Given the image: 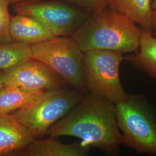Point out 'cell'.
I'll list each match as a JSON object with an SVG mask.
<instances>
[{
  "label": "cell",
  "instance_id": "6da1fadb",
  "mask_svg": "<svg viewBox=\"0 0 156 156\" xmlns=\"http://www.w3.org/2000/svg\"><path fill=\"white\" fill-rule=\"evenodd\" d=\"M46 135L76 137L85 146L98 149L108 156L118 155L123 145L115 104L90 92L64 117L52 125Z\"/></svg>",
  "mask_w": 156,
  "mask_h": 156
},
{
  "label": "cell",
  "instance_id": "7a4b0ae2",
  "mask_svg": "<svg viewBox=\"0 0 156 156\" xmlns=\"http://www.w3.org/2000/svg\"><path fill=\"white\" fill-rule=\"evenodd\" d=\"M142 30L109 8L90 15L71 37L83 52L109 50L123 54L138 50Z\"/></svg>",
  "mask_w": 156,
  "mask_h": 156
},
{
  "label": "cell",
  "instance_id": "3957f363",
  "mask_svg": "<svg viewBox=\"0 0 156 156\" xmlns=\"http://www.w3.org/2000/svg\"><path fill=\"white\" fill-rule=\"evenodd\" d=\"M115 106L123 145L140 154L156 155V109L147 98L128 93Z\"/></svg>",
  "mask_w": 156,
  "mask_h": 156
},
{
  "label": "cell",
  "instance_id": "277c9868",
  "mask_svg": "<svg viewBox=\"0 0 156 156\" xmlns=\"http://www.w3.org/2000/svg\"><path fill=\"white\" fill-rule=\"evenodd\" d=\"M86 93L69 87L46 91L11 115L28 129L35 139L42 138L52 125L83 99Z\"/></svg>",
  "mask_w": 156,
  "mask_h": 156
},
{
  "label": "cell",
  "instance_id": "5b68a950",
  "mask_svg": "<svg viewBox=\"0 0 156 156\" xmlns=\"http://www.w3.org/2000/svg\"><path fill=\"white\" fill-rule=\"evenodd\" d=\"M123 53L109 50L83 52L82 71L87 92L104 97L114 104L123 100L128 93L123 87L120 67Z\"/></svg>",
  "mask_w": 156,
  "mask_h": 156
},
{
  "label": "cell",
  "instance_id": "8992f818",
  "mask_svg": "<svg viewBox=\"0 0 156 156\" xmlns=\"http://www.w3.org/2000/svg\"><path fill=\"white\" fill-rule=\"evenodd\" d=\"M30 46L33 58L57 73L69 87L87 92L82 71L83 52L71 37L56 36Z\"/></svg>",
  "mask_w": 156,
  "mask_h": 156
},
{
  "label": "cell",
  "instance_id": "52a82bcc",
  "mask_svg": "<svg viewBox=\"0 0 156 156\" xmlns=\"http://www.w3.org/2000/svg\"><path fill=\"white\" fill-rule=\"evenodd\" d=\"M13 9L16 14L38 20L59 37H72L90 16L75 6L58 1H23L14 4Z\"/></svg>",
  "mask_w": 156,
  "mask_h": 156
},
{
  "label": "cell",
  "instance_id": "ba28073f",
  "mask_svg": "<svg viewBox=\"0 0 156 156\" xmlns=\"http://www.w3.org/2000/svg\"><path fill=\"white\" fill-rule=\"evenodd\" d=\"M3 84L33 91H46L68 87L57 73L33 58L5 71Z\"/></svg>",
  "mask_w": 156,
  "mask_h": 156
},
{
  "label": "cell",
  "instance_id": "9c48e42d",
  "mask_svg": "<svg viewBox=\"0 0 156 156\" xmlns=\"http://www.w3.org/2000/svg\"><path fill=\"white\" fill-rule=\"evenodd\" d=\"M34 140L28 129L11 114H0V156H14Z\"/></svg>",
  "mask_w": 156,
  "mask_h": 156
},
{
  "label": "cell",
  "instance_id": "30bf717a",
  "mask_svg": "<svg viewBox=\"0 0 156 156\" xmlns=\"http://www.w3.org/2000/svg\"><path fill=\"white\" fill-rule=\"evenodd\" d=\"M91 149L81 142L71 144H62L55 137L36 139L14 156H85Z\"/></svg>",
  "mask_w": 156,
  "mask_h": 156
},
{
  "label": "cell",
  "instance_id": "8fae6325",
  "mask_svg": "<svg viewBox=\"0 0 156 156\" xmlns=\"http://www.w3.org/2000/svg\"><path fill=\"white\" fill-rule=\"evenodd\" d=\"M9 31L13 41L31 45L54 38L49 28L31 17L16 14L11 16Z\"/></svg>",
  "mask_w": 156,
  "mask_h": 156
},
{
  "label": "cell",
  "instance_id": "7c38bea8",
  "mask_svg": "<svg viewBox=\"0 0 156 156\" xmlns=\"http://www.w3.org/2000/svg\"><path fill=\"white\" fill-rule=\"evenodd\" d=\"M108 8L128 17L145 32L153 33L151 0H113Z\"/></svg>",
  "mask_w": 156,
  "mask_h": 156
},
{
  "label": "cell",
  "instance_id": "4fadbf2b",
  "mask_svg": "<svg viewBox=\"0 0 156 156\" xmlns=\"http://www.w3.org/2000/svg\"><path fill=\"white\" fill-rule=\"evenodd\" d=\"M142 30L138 51L124 57L135 68L156 78V38Z\"/></svg>",
  "mask_w": 156,
  "mask_h": 156
},
{
  "label": "cell",
  "instance_id": "5bb4252c",
  "mask_svg": "<svg viewBox=\"0 0 156 156\" xmlns=\"http://www.w3.org/2000/svg\"><path fill=\"white\" fill-rule=\"evenodd\" d=\"M45 91H33L16 86H0V114H11L27 105Z\"/></svg>",
  "mask_w": 156,
  "mask_h": 156
},
{
  "label": "cell",
  "instance_id": "9a60e30c",
  "mask_svg": "<svg viewBox=\"0 0 156 156\" xmlns=\"http://www.w3.org/2000/svg\"><path fill=\"white\" fill-rule=\"evenodd\" d=\"M33 58L30 45L13 41L0 44V71H7Z\"/></svg>",
  "mask_w": 156,
  "mask_h": 156
},
{
  "label": "cell",
  "instance_id": "2e32d148",
  "mask_svg": "<svg viewBox=\"0 0 156 156\" xmlns=\"http://www.w3.org/2000/svg\"><path fill=\"white\" fill-rule=\"evenodd\" d=\"M10 4H12L11 0H0V44L13 41L9 31L12 16L9 12Z\"/></svg>",
  "mask_w": 156,
  "mask_h": 156
},
{
  "label": "cell",
  "instance_id": "e0dca14e",
  "mask_svg": "<svg viewBox=\"0 0 156 156\" xmlns=\"http://www.w3.org/2000/svg\"><path fill=\"white\" fill-rule=\"evenodd\" d=\"M113 0H63L75 6L89 15L108 8Z\"/></svg>",
  "mask_w": 156,
  "mask_h": 156
},
{
  "label": "cell",
  "instance_id": "ac0fdd59",
  "mask_svg": "<svg viewBox=\"0 0 156 156\" xmlns=\"http://www.w3.org/2000/svg\"><path fill=\"white\" fill-rule=\"evenodd\" d=\"M151 23L153 30V34L156 35V11L151 12Z\"/></svg>",
  "mask_w": 156,
  "mask_h": 156
},
{
  "label": "cell",
  "instance_id": "d6986e66",
  "mask_svg": "<svg viewBox=\"0 0 156 156\" xmlns=\"http://www.w3.org/2000/svg\"><path fill=\"white\" fill-rule=\"evenodd\" d=\"M5 71H0V86L3 84V77Z\"/></svg>",
  "mask_w": 156,
  "mask_h": 156
},
{
  "label": "cell",
  "instance_id": "ffe728a7",
  "mask_svg": "<svg viewBox=\"0 0 156 156\" xmlns=\"http://www.w3.org/2000/svg\"><path fill=\"white\" fill-rule=\"evenodd\" d=\"M151 9L152 11H156V0H153L151 2Z\"/></svg>",
  "mask_w": 156,
  "mask_h": 156
},
{
  "label": "cell",
  "instance_id": "44dd1931",
  "mask_svg": "<svg viewBox=\"0 0 156 156\" xmlns=\"http://www.w3.org/2000/svg\"><path fill=\"white\" fill-rule=\"evenodd\" d=\"M22 1H33V0H21Z\"/></svg>",
  "mask_w": 156,
  "mask_h": 156
}]
</instances>
